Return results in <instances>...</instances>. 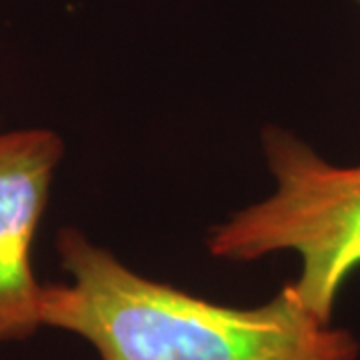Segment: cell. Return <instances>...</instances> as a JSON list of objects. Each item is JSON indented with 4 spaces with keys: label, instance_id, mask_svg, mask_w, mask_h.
<instances>
[{
    "label": "cell",
    "instance_id": "cell-4",
    "mask_svg": "<svg viewBox=\"0 0 360 360\" xmlns=\"http://www.w3.org/2000/svg\"><path fill=\"white\" fill-rule=\"evenodd\" d=\"M356 2H359V4H360V0H356Z\"/></svg>",
    "mask_w": 360,
    "mask_h": 360
},
{
    "label": "cell",
    "instance_id": "cell-2",
    "mask_svg": "<svg viewBox=\"0 0 360 360\" xmlns=\"http://www.w3.org/2000/svg\"><path fill=\"white\" fill-rule=\"evenodd\" d=\"M262 148L276 191L214 226L206 248L234 262L296 252V292L322 321H333L342 284L360 266V165H330L276 127L264 130Z\"/></svg>",
    "mask_w": 360,
    "mask_h": 360
},
{
    "label": "cell",
    "instance_id": "cell-3",
    "mask_svg": "<svg viewBox=\"0 0 360 360\" xmlns=\"http://www.w3.org/2000/svg\"><path fill=\"white\" fill-rule=\"evenodd\" d=\"M63 150L51 130L0 134V345L42 326L44 286L32 270V240Z\"/></svg>",
    "mask_w": 360,
    "mask_h": 360
},
{
    "label": "cell",
    "instance_id": "cell-1",
    "mask_svg": "<svg viewBox=\"0 0 360 360\" xmlns=\"http://www.w3.org/2000/svg\"><path fill=\"white\" fill-rule=\"evenodd\" d=\"M56 250L70 283L42 292V326L66 330L101 360H359L360 342L322 321L295 284L269 302L238 309L130 270L80 231L65 229Z\"/></svg>",
    "mask_w": 360,
    "mask_h": 360
}]
</instances>
